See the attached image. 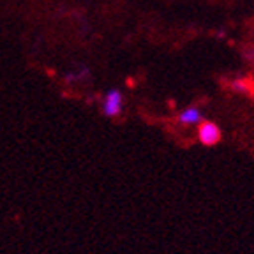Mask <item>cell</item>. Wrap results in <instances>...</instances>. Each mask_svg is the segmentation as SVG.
<instances>
[{
  "instance_id": "obj_4",
  "label": "cell",
  "mask_w": 254,
  "mask_h": 254,
  "mask_svg": "<svg viewBox=\"0 0 254 254\" xmlns=\"http://www.w3.org/2000/svg\"><path fill=\"white\" fill-rule=\"evenodd\" d=\"M231 87H233V90H237V92H246L247 90V83H246V81H242V79H237V81H233V83H231Z\"/></svg>"
},
{
  "instance_id": "obj_1",
  "label": "cell",
  "mask_w": 254,
  "mask_h": 254,
  "mask_svg": "<svg viewBox=\"0 0 254 254\" xmlns=\"http://www.w3.org/2000/svg\"><path fill=\"white\" fill-rule=\"evenodd\" d=\"M124 106V97L120 94V90H110L106 92L103 99V104H101V110L106 117H119L120 111H122Z\"/></svg>"
},
{
  "instance_id": "obj_2",
  "label": "cell",
  "mask_w": 254,
  "mask_h": 254,
  "mask_svg": "<svg viewBox=\"0 0 254 254\" xmlns=\"http://www.w3.org/2000/svg\"><path fill=\"white\" fill-rule=\"evenodd\" d=\"M198 138L203 145L212 147V145L219 143V139H221V129L212 122H201V126L198 129Z\"/></svg>"
},
{
  "instance_id": "obj_3",
  "label": "cell",
  "mask_w": 254,
  "mask_h": 254,
  "mask_svg": "<svg viewBox=\"0 0 254 254\" xmlns=\"http://www.w3.org/2000/svg\"><path fill=\"white\" fill-rule=\"evenodd\" d=\"M179 120L186 126H194V124H199L201 122V111L198 108H187L180 113Z\"/></svg>"
}]
</instances>
